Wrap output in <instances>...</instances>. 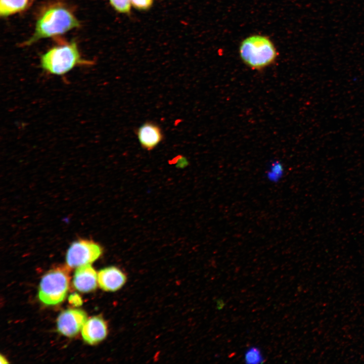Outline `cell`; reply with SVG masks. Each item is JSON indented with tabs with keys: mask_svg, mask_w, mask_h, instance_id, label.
Segmentation results:
<instances>
[{
	"mask_svg": "<svg viewBox=\"0 0 364 364\" xmlns=\"http://www.w3.org/2000/svg\"><path fill=\"white\" fill-rule=\"evenodd\" d=\"M79 25V21L69 9L60 4L53 5L41 13L33 34L23 45H30L40 39L61 35Z\"/></svg>",
	"mask_w": 364,
	"mask_h": 364,
	"instance_id": "obj_1",
	"label": "cell"
},
{
	"mask_svg": "<svg viewBox=\"0 0 364 364\" xmlns=\"http://www.w3.org/2000/svg\"><path fill=\"white\" fill-rule=\"evenodd\" d=\"M239 55L247 66L254 70H260L275 62L278 52L268 37L254 34L245 38L241 42Z\"/></svg>",
	"mask_w": 364,
	"mask_h": 364,
	"instance_id": "obj_2",
	"label": "cell"
},
{
	"mask_svg": "<svg viewBox=\"0 0 364 364\" xmlns=\"http://www.w3.org/2000/svg\"><path fill=\"white\" fill-rule=\"evenodd\" d=\"M92 63L82 58L74 41L53 47L40 57L42 69L48 73L57 75H64L78 65Z\"/></svg>",
	"mask_w": 364,
	"mask_h": 364,
	"instance_id": "obj_3",
	"label": "cell"
},
{
	"mask_svg": "<svg viewBox=\"0 0 364 364\" xmlns=\"http://www.w3.org/2000/svg\"><path fill=\"white\" fill-rule=\"evenodd\" d=\"M68 270L60 267L53 269L41 278L38 289V298L43 303L54 305L65 298L69 288Z\"/></svg>",
	"mask_w": 364,
	"mask_h": 364,
	"instance_id": "obj_4",
	"label": "cell"
},
{
	"mask_svg": "<svg viewBox=\"0 0 364 364\" xmlns=\"http://www.w3.org/2000/svg\"><path fill=\"white\" fill-rule=\"evenodd\" d=\"M102 248L92 240L79 239L73 242L68 248L66 261L69 267L74 268L92 263L99 258Z\"/></svg>",
	"mask_w": 364,
	"mask_h": 364,
	"instance_id": "obj_5",
	"label": "cell"
},
{
	"mask_svg": "<svg viewBox=\"0 0 364 364\" xmlns=\"http://www.w3.org/2000/svg\"><path fill=\"white\" fill-rule=\"evenodd\" d=\"M87 320V315L80 309H68L62 312L57 321V329L61 334L69 337L76 335Z\"/></svg>",
	"mask_w": 364,
	"mask_h": 364,
	"instance_id": "obj_6",
	"label": "cell"
},
{
	"mask_svg": "<svg viewBox=\"0 0 364 364\" xmlns=\"http://www.w3.org/2000/svg\"><path fill=\"white\" fill-rule=\"evenodd\" d=\"M107 325L101 316H95L85 322L81 334L84 341L91 345L97 344L104 339L107 335Z\"/></svg>",
	"mask_w": 364,
	"mask_h": 364,
	"instance_id": "obj_7",
	"label": "cell"
},
{
	"mask_svg": "<svg viewBox=\"0 0 364 364\" xmlns=\"http://www.w3.org/2000/svg\"><path fill=\"white\" fill-rule=\"evenodd\" d=\"M126 277L118 268L110 266L101 269L98 273L100 287L106 291H115L125 283Z\"/></svg>",
	"mask_w": 364,
	"mask_h": 364,
	"instance_id": "obj_8",
	"label": "cell"
},
{
	"mask_svg": "<svg viewBox=\"0 0 364 364\" xmlns=\"http://www.w3.org/2000/svg\"><path fill=\"white\" fill-rule=\"evenodd\" d=\"M98 274L89 264L78 266L76 269L73 279V286L81 292H89L95 290L97 286Z\"/></svg>",
	"mask_w": 364,
	"mask_h": 364,
	"instance_id": "obj_9",
	"label": "cell"
},
{
	"mask_svg": "<svg viewBox=\"0 0 364 364\" xmlns=\"http://www.w3.org/2000/svg\"><path fill=\"white\" fill-rule=\"evenodd\" d=\"M141 146L147 150L154 149L162 141L161 128L152 122H146L138 128L136 131Z\"/></svg>",
	"mask_w": 364,
	"mask_h": 364,
	"instance_id": "obj_10",
	"label": "cell"
},
{
	"mask_svg": "<svg viewBox=\"0 0 364 364\" xmlns=\"http://www.w3.org/2000/svg\"><path fill=\"white\" fill-rule=\"evenodd\" d=\"M31 0H0V15L6 17L27 9Z\"/></svg>",
	"mask_w": 364,
	"mask_h": 364,
	"instance_id": "obj_11",
	"label": "cell"
},
{
	"mask_svg": "<svg viewBox=\"0 0 364 364\" xmlns=\"http://www.w3.org/2000/svg\"><path fill=\"white\" fill-rule=\"evenodd\" d=\"M244 360L247 363H262L264 359L260 349L256 346H251L247 349L244 355Z\"/></svg>",
	"mask_w": 364,
	"mask_h": 364,
	"instance_id": "obj_12",
	"label": "cell"
},
{
	"mask_svg": "<svg viewBox=\"0 0 364 364\" xmlns=\"http://www.w3.org/2000/svg\"><path fill=\"white\" fill-rule=\"evenodd\" d=\"M113 9L118 13L128 14L132 6L131 0H109Z\"/></svg>",
	"mask_w": 364,
	"mask_h": 364,
	"instance_id": "obj_13",
	"label": "cell"
},
{
	"mask_svg": "<svg viewBox=\"0 0 364 364\" xmlns=\"http://www.w3.org/2000/svg\"><path fill=\"white\" fill-rule=\"evenodd\" d=\"M154 0H131L132 7L140 11H146L151 8Z\"/></svg>",
	"mask_w": 364,
	"mask_h": 364,
	"instance_id": "obj_14",
	"label": "cell"
},
{
	"mask_svg": "<svg viewBox=\"0 0 364 364\" xmlns=\"http://www.w3.org/2000/svg\"><path fill=\"white\" fill-rule=\"evenodd\" d=\"M69 301L71 303L75 306H79L81 304L82 301L80 297L76 294L71 295L69 297Z\"/></svg>",
	"mask_w": 364,
	"mask_h": 364,
	"instance_id": "obj_15",
	"label": "cell"
},
{
	"mask_svg": "<svg viewBox=\"0 0 364 364\" xmlns=\"http://www.w3.org/2000/svg\"><path fill=\"white\" fill-rule=\"evenodd\" d=\"M8 362L7 360V359H5V358L2 355H1V364L6 363H8Z\"/></svg>",
	"mask_w": 364,
	"mask_h": 364,
	"instance_id": "obj_16",
	"label": "cell"
}]
</instances>
